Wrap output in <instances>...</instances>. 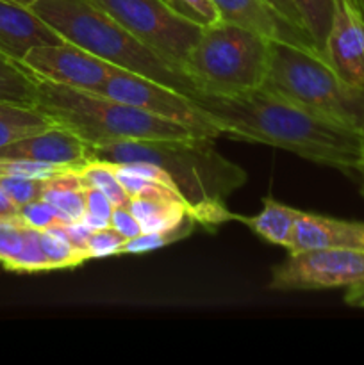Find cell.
<instances>
[{
	"instance_id": "6da1fadb",
	"label": "cell",
	"mask_w": 364,
	"mask_h": 365,
	"mask_svg": "<svg viewBox=\"0 0 364 365\" xmlns=\"http://www.w3.org/2000/svg\"><path fill=\"white\" fill-rule=\"evenodd\" d=\"M191 98L221 135L277 146L345 173L360 171L363 150L357 128L320 116L264 86L231 96L193 93Z\"/></svg>"
},
{
	"instance_id": "7a4b0ae2",
	"label": "cell",
	"mask_w": 364,
	"mask_h": 365,
	"mask_svg": "<svg viewBox=\"0 0 364 365\" xmlns=\"http://www.w3.org/2000/svg\"><path fill=\"white\" fill-rule=\"evenodd\" d=\"M213 138H175L123 141L89 146V160L109 164L150 163L168 173L182 202L198 225H221L238 220L225 200L246 184L248 175L239 164L221 155Z\"/></svg>"
},
{
	"instance_id": "3957f363",
	"label": "cell",
	"mask_w": 364,
	"mask_h": 365,
	"mask_svg": "<svg viewBox=\"0 0 364 365\" xmlns=\"http://www.w3.org/2000/svg\"><path fill=\"white\" fill-rule=\"evenodd\" d=\"M31 9L64 41H70L106 63L177 89L195 93L188 78L159 53L139 41L95 0H38Z\"/></svg>"
},
{
	"instance_id": "277c9868",
	"label": "cell",
	"mask_w": 364,
	"mask_h": 365,
	"mask_svg": "<svg viewBox=\"0 0 364 365\" xmlns=\"http://www.w3.org/2000/svg\"><path fill=\"white\" fill-rule=\"evenodd\" d=\"M38 109L52 118L54 123L77 134L88 146L196 135L177 121L145 113L102 93L82 91L43 78L38 81Z\"/></svg>"
},
{
	"instance_id": "5b68a950",
	"label": "cell",
	"mask_w": 364,
	"mask_h": 365,
	"mask_svg": "<svg viewBox=\"0 0 364 365\" xmlns=\"http://www.w3.org/2000/svg\"><path fill=\"white\" fill-rule=\"evenodd\" d=\"M270 61L271 39L221 20L203 29L182 73L195 93L241 95L264 84Z\"/></svg>"
},
{
	"instance_id": "8992f818",
	"label": "cell",
	"mask_w": 364,
	"mask_h": 365,
	"mask_svg": "<svg viewBox=\"0 0 364 365\" xmlns=\"http://www.w3.org/2000/svg\"><path fill=\"white\" fill-rule=\"evenodd\" d=\"M263 86L335 123L359 130L364 120V88L343 81L316 50L271 41L270 70Z\"/></svg>"
},
{
	"instance_id": "52a82bcc",
	"label": "cell",
	"mask_w": 364,
	"mask_h": 365,
	"mask_svg": "<svg viewBox=\"0 0 364 365\" xmlns=\"http://www.w3.org/2000/svg\"><path fill=\"white\" fill-rule=\"evenodd\" d=\"M134 38L182 73V64L203 27L175 13L166 0H95ZM184 75V73H182Z\"/></svg>"
},
{
	"instance_id": "ba28073f",
	"label": "cell",
	"mask_w": 364,
	"mask_h": 365,
	"mask_svg": "<svg viewBox=\"0 0 364 365\" xmlns=\"http://www.w3.org/2000/svg\"><path fill=\"white\" fill-rule=\"evenodd\" d=\"M364 285V252L357 250H296L271 267V291H320Z\"/></svg>"
},
{
	"instance_id": "9c48e42d",
	"label": "cell",
	"mask_w": 364,
	"mask_h": 365,
	"mask_svg": "<svg viewBox=\"0 0 364 365\" xmlns=\"http://www.w3.org/2000/svg\"><path fill=\"white\" fill-rule=\"evenodd\" d=\"M102 95L164 120L177 121L200 138L216 139L221 135L213 120L193 102L191 96L143 75L114 68L103 86Z\"/></svg>"
},
{
	"instance_id": "30bf717a",
	"label": "cell",
	"mask_w": 364,
	"mask_h": 365,
	"mask_svg": "<svg viewBox=\"0 0 364 365\" xmlns=\"http://www.w3.org/2000/svg\"><path fill=\"white\" fill-rule=\"evenodd\" d=\"M24 64L43 81L91 93H102L118 68L70 41L36 46L24 57Z\"/></svg>"
},
{
	"instance_id": "8fae6325",
	"label": "cell",
	"mask_w": 364,
	"mask_h": 365,
	"mask_svg": "<svg viewBox=\"0 0 364 365\" xmlns=\"http://www.w3.org/2000/svg\"><path fill=\"white\" fill-rule=\"evenodd\" d=\"M325 57L343 81L364 88V14L353 0H334Z\"/></svg>"
},
{
	"instance_id": "7c38bea8",
	"label": "cell",
	"mask_w": 364,
	"mask_h": 365,
	"mask_svg": "<svg viewBox=\"0 0 364 365\" xmlns=\"http://www.w3.org/2000/svg\"><path fill=\"white\" fill-rule=\"evenodd\" d=\"M89 146L77 134L61 125H52L29 138L0 148V159H27L81 171L89 160Z\"/></svg>"
},
{
	"instance_id": "4fadbf2b",
	"label": "cell",
	"mask_w": 364,
	"mask_h": 365,
	"mask_svg": "<svg viewBox=\"0 0 364 365\" xmlns=\"http://www.w3.org/2000/svg\"><path fill=\"white\" fill-rule=\"evenodd\" d=\"M214 4H216L223 21L257 32L271 41H282L288 45L320 52L303 29L285 20L278 11H275L264 0H214Z\"/></svg>"
},
{
	"instance_id": "5bb4252c",
	"label": "cell",
	"mask_w": 364,
	"mask_h": 365,
	"mask_svg": "<svg viewBox=\"0 0 364 365\" xmlns=\"http://www.w3.org/2000/svg\"><path fill=\"white\" fill-rule=\"evenodd\" d=\"M64 41L31 7L0 0V53L24 63L29 50Z\"/></svg>"
},
{
	"instance_id": "9a60e30c",
	"label": "cell",
	"mask_w": 364,
	"mask_h": 365,
	"mask_svg": "<svg viewBox=\"0 0 364 365\" xmlns=\"http://www.w3.org/2000/svg\"><path fill=\"white\" fill-rule=\"evenodd\" d=\"M316 248L364 252V221L339 220L303 210L296 223L289 252Z\"/></svg>"
},
{
	"instance_id": "2e32d148",
	"label": "cell",
	"mask_w": 364,
	"mask_h": 365,
	"mask_svg": "<svg viewBox=\"0 0 364 365\" xmlns=\"http://www.w3.org/2000/svg\"><path fill=\"white\" fill-rule=\"evenodd\" d=\"M302 214L303 210L295 209V207H289L273 198H264L263 210L257 216H239L238 214L236 221L246 225L253 234H257L264 241L289 250L296 223Z\"/></svg>"
},
{
	"instance_id": "e0dca14e",
	"label": "cell",
	"mask_w": 364,
	"mask_h": 365,
	"mask_svg": "<svg viewBox=\"0 0 364 365\" xmlns=\"http://www.w3.org/2000/svg\"><path fill=\"white\" fill-rule=\"evenodd\" d=\"M54 120L38 107L0 102V148L52 127Z\"/></svg>"
},
{
	"instance_id": "ac0fdd59",
	"label": "cell",
	"mask_w": 364,
	"mask_h": 365,
	"mask_svg": "<svg viewBox=\"0 0 364 365\" xmlns=\"http://www.w3.org/2000/svg\"><path fill=\"white\" fill-rule=\"evenodd\" d=\"M128 209L139 221L141 232H168L193 217L184 202L156 198H131Z\"/></svg>"
},
{
	"instance_id": "d6986e66",
	"label": "cell",
	"mask_w": 364,
	"mask_h": 365,
	"mask_svg": "<svg viewBox=\"0 0 364 365\" xmlns=\"http://www.w3.org/2000/svg\"><path fill=\"white\" fill-rule=\"evenodd\" d=\"M38 81L24 63L0 53V102L38 107Z\"/></svg>"
},
{
	"instance_id": "ffe728a7",
	"label": "cell",
	"mask_w": 364,
	"mask_h": 365,
	"mask_svg": "<svg viewBox=\"0 0 364 365\" xmlns=\"http://www.w3.org/2000/svg\"><path fill=\"white\" fill-rule=\"evenodd\" d=\"M293 4L316 48L325 56V43L334 16V0H293Z\"/></svg>"
},
{
	"instance_id": "44dd1931",
	"label": "cell",
	"mask_w": 364,
	"mask_h": 365,
	"mask_svg": "<svg viewBox=\"0 0 364 365\" xmlns=\"http://www.w3.org/2000/svg\"><path fill=\"white\" fill-rule=\"evenodd\" d=\"M43 252L49 260L50 269H63V267H77L81 264L88 262L68 239L66 232L61 225L49 228V230H39Z\"/></svg>"
},
{
	"instance_id": "7402d4cb",
	"label": "cell",
	"mask_w": 364,
	"mask_h": 365,
	"mask_svg": "<svg viewBox=\"0 0 364 365\" xmlns=\"http://www.w3.org/2000/svg\"><path fill=\"white\" fill-rule=\"evenodd\" d=\"M81 177L84 178L86 185L100 189L103 195H107V198L114 203V207L128 205L131 198H128L127 191L121 187L120 180H118L116 173L109 163L91 160L81 170Z\"/></svg>"
},
{
	"instance_id": "603a6c76",
	"label": "cell",
	"mask_w": 364,
	"mask_h": 365,
	"mask_svg": "<svg viewBox=\"0 0 364 365\" xmlns=\"http://www.w3.org/2000/svg\"><path fill=\"white\" fill-rule=\"evenodd\" d=\"M43 200H46L57 210V214L63 220V225L82 220L86 214V187H56L49 180V189L43 195Z\"/></svg>"
},
{
	"instance_id": "cb8c5ba5",
	"label": "cell",
	"mask_w": 364,
	"mask_h": 365,
	"mask_svg": "<svg viewBox=\"0 0 364 365\" xmlns=\"http://www.w3.org/2000/svg\"><path fill=\"white\" fill-rule=\"evenodd\" d=\"M27 230L29 227L21 223L20 217L0 221V264L6 269H9L24 250Z\"/></svg>"
},
{
	"instance_id": "d4e9b609",
	"label": "cell",
	"mask_w": 364,
	"mask_h": 365,
	"mask_svg": "<svg viewBox=\"0 0 364 365\" xmlns=\"http://www.w3.org/2000/svg\"><path fill=\"white\" fill-rule=\"evenodd\" d=\"M9 271L16 273H39V271H50L49 260H46L45 252H43L41 239H39V230L29 227L27 239H25L24 250L11 264Z\"/></svg>"
},
{
	"instance_id": "484cf974",
	"label": "cell",
	"mask_w": 364,
	"mask_h": 365,
	"mask_svg": "<svg viewBox=\"0 0 364 365\" xmlns=\"http://www.w3.org/2000/svg\"><path fill=\"white\" fill-rule=\"evenodd\" d=\"M166 4L175 13L203 29L221 21V14L214 0H166Z\"/></svg>"
},
{
	"instance_id": "4316f807",
	"label": "cell",
	"mask_w": 364,
	"mask_h": 365,
	"mask_svg": "<svg viewBox=\"0 0 364 365\" xmlns=\"http://www.w3.org/2000/svg\"><path fill=\"white\" fill-rule=\"evenodd\" d=\"M50 178H21V177H0V185L9 195V198L18 207L29 202L43 198L49 189Z\"/></svg>"
},
{
	"instance_id": "83f0119b",
	"label": "cell",
	"mask_w": 364,
	"mask_h": 365,
	"mask_svg": "<svg viewBox=\"0 0 364 365\" xmlns=\"http://www.w3.org/2000/svg\"><path fill=\"white\" fill-rule=\"evenodd\" d=\"M18 217L25 227H31L34 230H49L56 225H63L57 210L43 198L21 205L18 210Z\"/></svg>"
},
{
	"instance_id": "f1b7e54d",
	"label": "cell",
	"mask_w": 364,
	"mask_h": 365,
	"mask_svg": "<svg viewBox=\"0 0 364 365\" xmlns=\"http://www.w3.org/2000/svg\"><path fill=\"white\" fill-rule=\"evenodd\" d=\"M127 239L121 237L113 227L93 230L88 239V255L91 259H103V257L120 255L123 252V245Z\"/></svg>"
},
{
	"instance_id": "f546056e",
	"label": "cell",
	"mask_w": 364,
	"mask_h": 365,
	"mask_svg": "<svg viewBox=\"0 0 364 365\" xmlns=\"http://www.w3.org/2000/svg\"><path fill=\"white\" fill-rule=\"evenodd\" d=\"M111 227L125 239L138 237L141 234V227H139V221L136 220L134 214L131 212L128 205H118L114 207L113 214H111Z\"/></svg>"
},
{
	"instance_id": "4dcf8cb0",
	"label": "cell",
	"mask_w": 364,
	"mask_h": 365,
	"mask_svg": "<svg viewBox=\"0 0 364 365\" xmlns=\"http://www.w3.org/2000/svg\"><path fill=\"white\" fill-rule=\"evenodd\" d=\"M114 210V203L96 187H86V214L95 216L98 220L109 223L111 214Z\"/></svg>"
},
{
	"instance_id": "1f68e13d",
	"label": "cell",
	"mask_w": 364,
	"mask_h": 365,
	"mask_svg": "<svg viewBox=\"0 0 364 365\" xmlns=\"http://www.w3.org/2000/svg\"><path fill=\"white\" fill-rule=\"evenodd\" d=\"M264 2L270 4V6L273 7L275 11H278V13H280L282 16L285 18V20L291 21L293 25H296V27H300V29H303V31H305L302 18H300L298 9H296V6L293 4V0H264ZM307 34H309V32H307ZM310 39H313V38H310Z\"/></svg>"
},
{
	"instance_id": "d6a6232c",
	"label": "cell",
	"mask_w": 364,
	"mask_h": 365,
	"mask_svg": "<svg viewBox=\"0 0 364 365\" xmlns=\"http://www.w3.org/2000/svg\"><path fill=\"white\" fill-rule=\"evenodd\" d=\"M18 210L20 207L9 198L4 187L0 185V221H6V220H16L18 217Z\"/></svg>"
},
{
	"instance_id": "836d02e7",
	"label": "cell",
	"mask_w": 364,
	"mask_h": 365,
	"mask_svg": "<svg viewBox=\"0 0 364 365\" xmlns=\"http://www.w3.org/2000/svg\"><path fill=\"white\" fill-rule=\"evenodd\" d=\"M345 303L355 307V309H364V285L348 289V292L345 294Z\"/></svg>"
},
{
	"instance_id": "e575fe53",
	"label": "cell",
	"mask_w": 364,
	"mask_h": 365,
	"mask_svg": "<svg viewBox=\"0 0 364 365\" xmlns=\"http://www.w3.org/2000/svg\"><path fill=\"white\" fill-rule=\"evenodd\" d=\"M359 135H360V150H363V163H360L359 175H364V120L359 127Z\"/></svg>"
},
{
	"instance_id": "d590c367",
	"label": "cell",
	"mask_w": 364,
	"mask_h": 365,
	"mask_svg": "<svg viewBox=\"0 0 364 365\" xmlns=\"http://www.w3.org/2000/svg\"><path fill=\"white\" fill-rule=\"evenodd\" d=\"M11 2H16V4H20V6L31 7L32 4H34V2H38V0H11Z\"/></svg>"
},
{
	"instance_id": "8d00e7d4",
	"label": "cell",
	"mask_w": 364,
	"mask_h": 365,
	"mask_svg": "<svg viewBox=\"0 0 364 365\" xmlns=\"http://www.w3.org/2000/svg\"><path fill=\"white\" fill-rule=\"evenodd\" d=\"M353 4H355V6L360 9V13L364 14V0H353Z\"/></svg>"
},
{
	"instance_id": "74e56055",
	"label": "cell",
	"mask_w": 364,
	"mask_h": 365,
	"mask_svg": "<svg viewBox=\"0 0 364 365\" xmlns=\"http://www.w3.org/2000/svg\"><path fill=\"white\" fill-rule=\"evenodd\" d=\"M360 195L364 196V184H363V187H360Z\"/></svg>"
}]
</instances>
